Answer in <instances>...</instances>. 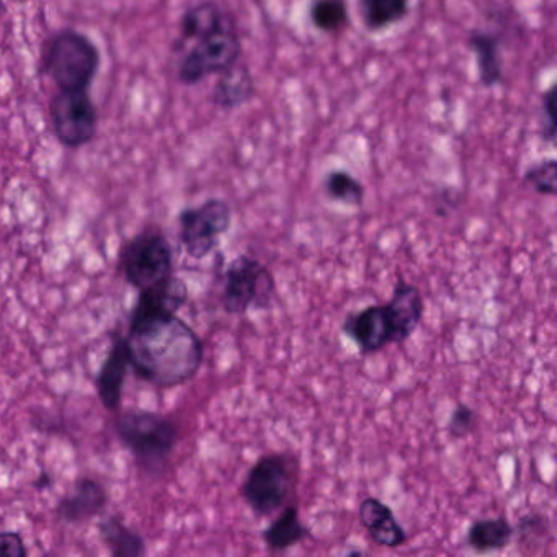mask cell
<instances>
[{"label": "cell", "instance_id": "obj_6", "mask_svg": "<svg viewBox=\"0 0 557 557\" xmlns=\"http://www.w3.org/2000/svg\"><path fill=\"white\" fill-rule=\"evenodd\" d=\"M122 270L139 292L154 288L174 276L172 249L159 231H145L133 237L122 253Z\"/></svg>", "mask_w": 557, "mask_h": 557}, {"label": "cell", "instance_id": "obj_25", "mask_svg": "<svg viewBox=\"0 0 557 557\" xmlns=\"http://www.w3.org/2000/svg\"><path fill=\"white\" fill-rule=\"evenodd\" d=\"M523 181L537 195L554 197L557 194V162L554 159H547L531 165L524 172Z\"/></svg>", "mask_w": 557, "mask_h": 557}, {"label": "cell", "instance_id": "obj_7", "mask_svg": "<svg viewBox=\"0 0 557 557\" xmlns=\"http://www.w3.org/2000/svg\"><path fill=\"white\" fill-rule=\"evenodd\" d=\"M116 425L126 446L148 465H161L177 445V426L158 413L132 410Z\"/></svg>", "mask_w": 557, "mask_h": 557}, {"label": "cell", "instance_id": "obj_5", "mask_svg": "<svg viewBox=\"0 0 557 557\" xmlns=\"http://www.w3.org/2000/svg\"><path fill=\"white\" fill-rule=\"evenodd\" d=\"M240 57L243 41L233 21L216 34L195 41L178 67V79L185 86H197L207 77L224 73L239 63Z\"/></svg>", "mask_w": 557, "mask_h": 557}, {"label": "cell", "instance_id": "obj_18", "mask_svg": "<svg viewBox=\"0 0 557 557\" xmlns=\"http://www.w3.org/2000/svg\"><path fill=\"white\" fill-rule=\"evenodd\" d=\"M233 17L213 0H203L185 12L181 22L182 41H198L226 27Z\"/></svg>", "mask_w": 557, "mask_h": 557}, {"label": "cell", "instance_id": "obj_17", "mask_svg": "<svg viewBox=\"0 0 557 557\" xmlns=\"http://www.w3.org/2000/svg\"><path fill=\"white\" fill-rule=\"evenodd\" d=\"M468 47L474 53L481 86L485 89L498 86L504 81V61L498 38L488 32L474 30L469 35Z\"/></svg>", "mask_w": 557, "mask_h": 557}, {"label": "cell", "instance_id": "obj_1", "mask_svg": "<svg viewBox=\"0 0 557 557\" xmlns=\"http://www.w3.org/2000/svg\"><path fill=\"white\" fill-rule=\"evenodd\" d=\"M125 344L129 364L156 386L187 383L203 361L200 337L177 314L132 322Z\"/></svg>", "mask_w": 557, "mask_h": 557}, {"label": "cell", "instance_id": "obj_10", "mask_svg": "<svg viewBox=\"0 0 557 557\" xmlns=\"http://www.w3.org/2000/svg\"><path fill=\"white\" fill-rule=\"evenodd\" d=\"M342 331L355 342L361 355H373L394 344V329L386 305H373L351 312Z\"/></svg>", "mask_w": 557, "mask_h": 557}, {"label": "cell", "instance_id": "obj_19", "mask_svg": "<svg viewBox=\"0 0 557 557\" xmlns=\"http://www.w3.org/2000/svg\"><path fill=\"white\" fill-rule=\"evenodd\" d=\"M308 536L309 530L302 524L298 505L286 507L262 533L263 541L272 553L289 549Z\"/></svg>", "mask_w": 557, "mask_h": 557}, {"label": "cell", "instance_id": "obj_22", "mask_svg": "<svg viewBox=\"0 0 557 557\" xmlns=\"http://www.w3.org/2000/svg\"><path fill=\"white\" fill-rule=\"evenodd\" d=\"M103 540L116 557H138L145 554V541L136 531L129 530L116 517L100 524Z\"/></svg>", "mask_w": 557, "mask_h": 557}, {"label": "cell", "instance_id": "obj_28", "mask_svg": "<svg viewBox=\"0 0 557 557\" xmlns=\"http://www.w3.org/2000/svg\"><path fill=\"white\" fill-rule=\"evenodd\" d=\"M28 550L17 533H0V556L25 557Z\"/></svg>", "mask_w": 557, "mask_h": 557}, {"label": "cell", "instance_id": "obj_20", "mask_svg": "<svg viewBox=\"0 0 557 557\" xmlns=\"http://www.w3.org/2000/svg\"><path fill=\"white\" fill-rule=\"evenodd\" d=\"M515 528L507 518H482L468 530V546L475 553L502 550L513 540Z\"/></svg>", "mask_w": 557, "mask_h": 557}, {"label": "cell", "instance_id": "obj_11", "mask_svg": "<svg viewBox=\"0 0 557 557\" xmlns=\"http://www.w3.org/2000/svg\"><path fill=\"white\" fill-rule=\"evenodd\" d=\"M391 322L394 329V344H404L419 327L423 318V298L417 286L407 283L403 276L397 278L393 298L387 302Z\"/></svg>", "mask_w": 557, "mask_h": 557}, {"label": "cell", "instance_id": "obj_29", "mask_svg": "<svg viewBox=\"0 0 557 557\" xmlns=\"http://www.w3.org/2000/svg\"><path fill=\"white\" fill-rule=\"evenodd\" d=\"M15 2H21V4H24V2H28V0H15Z\"/></svg>", "mask_w": 557, "mask_h": 557}, {"label": "cell", "instance_id": "obj_21", "mask_svg": "<svg viewBox=\"0 0 557 557\" xmlns=\"http://www.w3.org/2000/svg\"><path fill=\"white\" fill-rule=\"evenodd\" d=\"M364 28L371 34L386 30L409 14V0H358Z\"/></svg>", "mask_w": 557, "mask_h": 557}, {"label": "cell", "instance_id": "obj_2", "mask_svg": "<svg viewBox=\"0 0 557 557\" xmlns=\"http://www.w3.org/2000/svg\"><path fill=\"white\" fill-rule=\"evenodd\" d=\"M100 67V51L76 30L54 35L45 51L44 70L60 90H89Z\"/></svg>", "mask_w": 557, "mask_h": 557}, {"label": "cell", "instance_id": "obj_3", "mask_svg": "<svg viewBox=\"0 0 557 557\" xmlns=\"http://www.w3.org/2000/svg\"><path fill=\"white\" fill-rule=\"evenodd\" d=\"M298 466L285 453H270L257 459L244 481L240 494L257 517H269L283 507L296 485Z\"/></svg>", "mask_w": 557, "mask_h": 557}, {"label": "cell", "instance_id": "obj_15", "mask_svg": "<svg viewBox=\"0 0 557 557\" xmlns=\"http://www.w3.org/2000/svg\"><path fill=\"white\" fill-rule=\"evenodd\" d=\"M128 367L129 358L128 351H126L125 338H116L109 358H107L99 377H97L99 396L107 409H119Z\"/></svg>", "mask_w": 557, "mask_h": 557}, {"label": "cell", "instance_id": "obj_26", "mask_svg": "<svg viewBox=\"0 0 557 557\" xmlns=\"http://www.w3.org/2000/svg\"><path fill=\"white\" fill-rule=\"evenodd\" d=\"M556 97V86H550L541 97L540 133L544 143L549 145L556 143L557 136Z\"/></svg>", "mask_w": 557, "mask_h": 557}, {"label": "cell", "instance_id": "obj_27", "mask_svg": "<svg viewBox=\"0 0 557 557\" xmlns=\"http://www.w3.org/2000/svg\"><path fill=\"white\" fill-rule=\"evenodd\" d=\"M446 426H448V433L453 438H465V436L471 435L478 426V413L466 404H458L449 416Z\"/></svg>", "mask_w": 557, "mask_h": 557}, {"label": "cell", "instance_id": "obj_14", "mask_svg": "<svg viewBox=\"0 0 557 557\" xmlns=\"http://www.w3.org/2000/svg\"><path fill=\"white\" fill-rule=\"evenodd\" d=\"M187 301V286L172 276L169 282L154 288L145 289L132 314V322H141L159 315L177 314Z\"/></svg>", "mask_w": 557, "mask_h": 557}, {"label": "cell", "instance_id": "obj_24", "mask_svg": "<svg viewBox=\"0 0 557 557\" xmlns=\"http://www.w3.org/2000/svg\"><path fill=\"white\" fill-rule=\"evenodd\" d=\"M312 25L324 34H335L348 24V8L345 0H314L311 5Z\"/></svg>", "mask_w": 557, "mask_h": 557}, {"label": "cell", "instance_id": "obj_16", "mask_svg": "<svg viewBox=\"0 0 557 557\" xmlns=\"http://www.w3.org/2000/svg\"><path fill=\"white\" fill-rule=\"evenodd\" d=\"M256 96V83L246 64L236 63L220 74L213 90L214 106L223 110H236L249 103Z\"/></svg>", "mask_w": 557, "mask_h": 557}, {"label": "cell", "instance_id": "obj_8", "mask_svg": "<svg viewBox=\"0 0 557 557\" xmlns=\"http://www.w3.org/2000/svg\"><path fill=\"white\" fill-rule=\"evenodd\" d=\"M51 125L64 148L79 149L97 135L99 115L89 90H60L51 99Z\"/></svg>", "mask_w": 557, "mask_h": 557}, {"label": "cell", "instance_id": "obj_12", "mask_svg": "<svg viewBox=\"0 0 557 557\" xmlns=\"http://www.w3.org/2000/svg\"><path fill=\"white\" fill-rule=\"evenodd\" d=\"M360 523L370 533L374 543L384 547H399L406 544L407 533L389 505L376 497H367L358 508Z\"/></svg>", "mask_w": 557, "mask_h": 557}, {"label": "cell", "instance_id": "obj_4", "mask_svg": "<svg viewBox=\"0 0 557 557\" xmlns=\"http://www.w3.org/2000/svg\"><path fill=\"white\" fill-rule=\"evenodd\" d=\"M275 278L259 260L239 256L224 276L223 306L230 314H246L250 308L267 309L275 296Z\"/></svg>", "mask_w": 557, "mask_h": 557}, {"label": "cell", "instance_id": "obj_9", "mask_svg": "<svg viewBox=\"0 0 557 557\" xmlns=\"http://www.w3.org/2000/svg\"><path fill=\"white\" fill-rule=\"evenodd\" d=\"M178 223L185 252L191 259H203L216 249L221 237L230 231L233 211L227 201L211 198L200 207L182 211Z\"/></svg>", "mask_w": 557, "mask_h": 557}, {"label": "cell", "instance_id": "obj_13", "mask_svg": "<svg viewBox=\"0 0 557 557\" xmlns=\"http://www.w3.org/2000/svg\"><path fill=\"white\" fill-rule=\"evenodd\" d=\"M106 504L107 492L99 482L79 479L73 491L67 492L58 505L57 515L60 520L67 523H77L100 513Z\"/></svg>", "mask_w": 557, "mask_h": 557}, {"label": "cell", "instance_id": "obj_23", "mask_svg": "<svg viewBox=\"0 0 557 557\" xmlns=\"http://www.w3.org/2000/svg\"><path fill=\"white\" fill-rule=\"evenodd\" d=\"M324 190L331 200L348 207H361L364 201V187L350 172L332 171L325 175Z\"/></svg>", "mask_w": 557, "mask_h": 557}]
</instances>
